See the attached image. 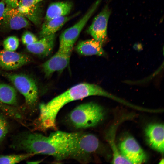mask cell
Here are the masks:
<instances>
[{"label": "cell", "mask_w": 164, "mask_h": 164, "mask_svg": "<svg viewBox=\"0 0 164 164\" xmlns=\"http://www.w3.org/2000/svg\"><path fill=\"white\" fill-rule=\"evenodd\" d=\"M79 133L57 131L46 136L24 133L15 138L12 147L33 155H48L57 160H62L70 158Z\"/></svg>", "instance_id": "obj_1"}, {"label": "cell", "mask_w": 164, "mask_h": 164, "mask_svg": "<svg viewBox=\"0 0 164 164\" xmlns=\"http://www.w3.org/2000/svg\"><path fill=\"white\" fill-rule=\"evenodd\" d=\"M92 96L105 97L117 101L119 99L97 85L85 83L79 84L47 103L40 104L38 121L40 128L44 129L54 128L58 114L63 106L70 102Z\"/></svg>", "instance_id": "obj_2"}, {"label": "cell", "mask_w": 164, "mask_h": 164, "mask_svg": "<svg viewBox=\"0 0 164 164\" xmlns=\"http://www.w3.org/2000/svg\"><path fill=\"white\" fill-rule=\"evenodd\" d=\"M104 111L100 105L93 102L80 104L69 115L70 120L77 128L85 129L95 126L103 119Z\"/></svg>", "instance_id": "obj_3"}, {"label": "cell", "mask_w": 164, "mask_h": 164, "mask_svg": "<svg viewBox=\"0 0 164 164\" xmlns=\"http://www.w3.org/2000/svg\"><path fill=\"white\" fill-rule=\"evenodd\" d=\"M101 1L97 0L76 23L66 29L61 34L60 36L58 50L71 54L74 43Z\"/></svg>", "instance_id": "obj_4"}, {"label": "cell", "mask_w": 164, "mask_h": 164, "mask_svg": "<svg viewBox=\"0 0 164 164\" xmlns=\"http://www.w3.org/2000/svg\"><path fill=\"white\" fill-rule=\"evenodd\" d=\"M99 144L98 138L94 135L79 132L70 158L81 162H86L98 149Z\"/></svg>", "instance_id": "obj_5"}, {"label": "cell", "mask_w": 164, "mask_h": 164, "mask_svg": "<svg viewBox=\"0 0 164 164\" xmlns=\"http://www.w3.org/2000/svg\"><path fill=\"white\" fill-rule=\"evenodd\" d=\"M6 76L24 96L28 104L32 105L35 103L38 98V89L32 78L21 74L6 73Z\"/></svg>", "instance_id": "obj_6"}, {"label": "cell", "mask_w": 164, "mask_h": 164, "mask_svg": "<svg viewBox=\"0 0 164 164\" xmlns=\"http://www.w3.org/2000/svg\"><path fill=\"white\" fill-rule=\"evenodd\" d=\"M118 150L121 155L131 164L143 163L147 160L146 153L132 136L127 137L121 142Z\"/></svg>", "instance_id": "obj_7"}, {"label": "cell", "mask_w": 164, "mask_h": 164, "mask_svg": "<svg viewBox=\"0 0 164 164\" xmlns=\"http://www.w3.org/2000/svg\"><path fill=\"white\" fill-rule=\"evenodd\" d=\"M110 14V9L108 6H105L94 18L87 30L93 39L102 45L106 40L107 25Z\"/></svg>", "instance_id": "obj_8"}, {"label": "cell", "mask_w": 164, "mask_h": 164, "mask_svg": "<svg viewBox=\"0 0 164 164\" xmlns=\"http://www.w3.org/2000/svg\"><path fill=\"white\" fill-rule=\"evenodd\" d=\"M30 25L29 22L17 8L6 7L0 18V26L5 30H19Z\"/></svg>", "instance_id": "obj_9"}, {"label": "cell", "mask_w": 164, "mask_h": 164, "mask_svg": "<svg viewBox=\"0 0 164 164\" xmlns=\"http://www.w3.org/2000/svg\"><path fill=\"white\" fill-rule=\"evenodd\" d=\"M145 135L147 142L152 149L161 154L164 152L163 124L152 123L146 127Z\"/></svg>", "instance_id": "obj_10"}, {"label": "cell", "mask_w": 164, "mask_h": 164, "mask_svg": "<svg viewBox=\"0 0 164 164\" xmlns=\"http://www.w3.org/2000/svg\"><path fill=\"white\" fill-rule=\"evenodd\" d=\"M30 61V57L25 54L5 50L0 52V67L4 70L16 69Z\"/></svg>", "instance_id": "obj_11"}, {"label": "cell", "mask_w": 164, "mask_h": 164, "mask_svg": "<svg viewBox=\"0 0 164 164\" xmlns=\"http://www.w3.org/2000/svg\"><path fill=\"white\" fill-rule=\"evenodd\" d=\"M71 54L58 50L43 64L46 75L49 76L55 72L61 71L65 69L69 63Z\"/></svg>", "instance_id": "obj_12"}, {"label": "cell", "mask_w": 164, "mask_h": 164, "mask_svg": "<svg viewBox=\"0 0 164 164\" xmlns=\"http://www.w3.org/2000/svg\"><path fill=\"white\" fill-rule=\"evenodd\" d=\"M34 0H22L17 9L26 18L35 25L40 24L42 18V9L39 3L35 4Z\"/></svg>", "instance_id": "obj_13"}, {"label": "cell", "mask_w": 164, "mask_h": 164, "mask_svg": "<svg viewBox=\"0 0 164 164\" xmlns=\"http://www.w3.org/2000/svg\"><path fill=\"white\" fill-rule=\"evenodd\" d=\"M56 39L55 34L43 37L36 42L26 46L29 52L42 56L49 55L52 51Z\"/></svg>", "instance_id": "obj_14"}, {"label": "cell", "mask_w": 164, "mask_h": 164, "mask_svg": "<svg viewBox=\"0 0 164 164\" xmlns=\"http://www.w3.org/2000/svg\"><path fill=\"white\" fill-rule=\"evenodd\" d=\"M77 13L70 16H64L46 21L43 24L39 33L40 38L55 34L67 22L77 16Z\"/></svg>", "instance_id": "obj_15"}, {"label": "cell", "mask_w": 164, "mask_h": 164, "mask_svg": "<svg viewBox=\"0 0 164 164\" xmlns=\"http://www.w3.org/2000/svg\"><path fill=\"white\" fill-rule=\"evenodd\" d=\"M102 46L101 43L93 39L80 41L76 46V50L79 54L84 56H103L106 54Z\"/></svg>", "instance_id": "obj_16"}, {"label": "cell", "mask_w": 164, "mask_h": 164, "mask_svg": "<svg viewBox=\"0 0 164 164\" xmlns=\"http://www.w3.org/2000/svg\"><path fill=\"white\" fill-rule=\"evenodd\" d=\"M73 6L72 2L65 1L53 2L49 6L45 16L46 21L66 16L71 11Z\"/></svg>", "instance_id": "obj_17"}, {"label": "cell", "mask_w": 164, "mask_h": 164, "mask_svg": "<svg viewBox=\"0 0 164 164\" xmlns=\"http://www.w3.org/2000/svg\"><path fill=\"white\" fill-rule=\"evenodd\" d=\"M0 102L10 105H15L17 95L15 89L9 85L0 83Z\"/></svg>", "instance_id": "obj_18"}, {"label": "cell", "mask_w": 164, "mask_h": 164, "mask_svg": "<svg viewBox=\"0 0 164 164\" xmlns=\"http://www.w3.org/2000/svg\"><path fill=\"white\" fill-rule=\"evenodd\" d=\"M33 154L29 153L18 155H11L0 156V164H16L31 156Z\"/></svg>", "instance_id": "obj_19"}, {"label": "cell", "mask_w": 164, "mask_h": 164, "mask_svg": "<svg viewBox=\"0 0 164 164\" xmlns=\"http://www.w3.org/2000/svg\"><path fill=\"white\" fill-rule=\"evenodd\" d=\"M19 44L18 38L15 36L8 37L3 42L4 50L11 51H14L18 48Z\"/></svg>", "instance_id": "obj_20"}, {"label": "cell", "mask_w": 164, "mask_h": 164, "mask_svg": "<svg viewBox=\"0 0 164 164\" xmlns=\"http://www.w3.org/2000/svg\"><path fill=\"white\" fill-rule=\"evenodd\" d=\"M9 130L7 120L4 115L0 112V142L5 138Z\"/></svg>", "instance_id": "obj_21"}, {"label": "cell", "mask_w": 164, "mask_h": 164, "mask_svg": "<svg viewBox=\"0 0 164 164\" xmlns=\"http://www.w3.org/2000/svg\"><path fill=\"white\" fill-rule=\"evenodd\" d=\"M22 40V43L26 46L32 44L38 40L33 34L28 31H26L23 34Z\"/></svg>", "instance_id": "obj_22"}, {"label": "cell", "mask_w": 164, "mask_h": 164, "mask_svg": "<svg viewBox=\"0 0 164 164\" xmlns=\"http://www.w3.org/2000/svg\"><path fill=\"white\" fill-rule=\"evenodd\" d=\"M6 7L9 8H17L22 0H2Z\"/></svg>", "instance_id": "obj_23"}, {"label": "cell", "mask_w": 164, "mask_h": 164, "mask_svg": "<svg viewBox=\"0 0 164 164\" xmlns=\"http://www.w3.org/2000/svg\"><path fill=\"white\" fill-rule=\"evenodd\" d=\"M5 3L3 0L0 2V18L2 16L5 9Z\"/></svg>", "instance_id": "obj_24"}, {"label": "cell", "mask_w": 164, "mask_h": 164, "mask_svg": "<svg viewBox=\"0 0 164 164\" xmlns=\"http://www.w3.org/2000/svg\"><path fill=\"white\" fill-rule=\"evenodd\" d=\"M40 161H29L27 162V163L29 164H38L40 163Z\"/></svg>", "instance_id": "obj_25"}, {"label": "cell", "mask_w": 164, "mask_h": 164, "mask_svg": "<svg viewBox=\"0 0 164 164\" xmlns=\"http://www.w3.org/2000/svg\"><path fill=\"white\" fill-rule=\"evenodd\" d=\"M44 0H34V4H36L39 3L40 2L43 1Z\"/></svg>", "instance_id": "obj_26"}, {"label": "cell", "mask_w": 164, "mask_h": 164, "mask_svg": "<svg viewBox=\"0 0 164 164\" xmlns=\"http://www.w3.org/2000/svg\"><path fill=\"white\" fill-rule=\"evenodd\" d=\"M5 107V105L3 104L2 103L0 102V108L2 110Z\"/></svg>", "instance_id": "obj_27"}, {"label": "cell", "mask_w": 164, "mask_h": 164, "mask_svg": "<svg viewBox=\"0 0 164 164\" xmlns=\"http://www.w3.org/2000/svg\"><path fill=\"white\" fill-rule=\"evenodd\" d=\"M159 164H164V159H162L160 161V162L159 163Z\"/></svg>", "instance_id": "obj_28"}]
</instances>
